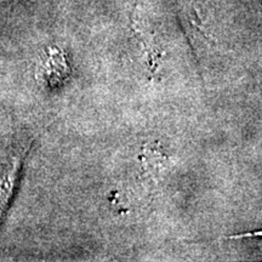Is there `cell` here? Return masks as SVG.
<instances>
[{
    "label": "cell",
    "instance_id": "1",
    "mask_svg": "<svg viewBox=\"0 0 262 262\" xmlns=\"http://www.w3.org/2000/svg\"><path fill=\"white\" fill-rule=\"evenodd\" d=\"M31 149V145L19 146L6 160L0 176V226L4 222L14 196L17 191L25 160Z\"/></svg>",
    "mask_w": 262,
    "mask_h": 262
}]
</instances>
